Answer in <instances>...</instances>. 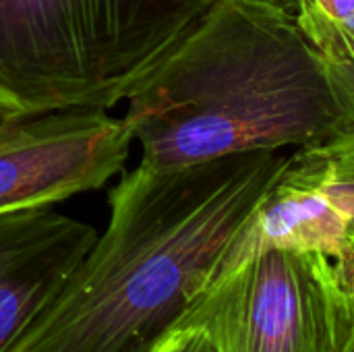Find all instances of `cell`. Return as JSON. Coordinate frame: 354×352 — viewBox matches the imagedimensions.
I'll list each match as a JSON object with an SVG mask.
<instances>
[{
  "mask_svg": "<svg viewBox=\"0 0 354 352\" xmlns=\"http://www.w3.org/2000/svg\"><path fill=\"white\" fill-rule=\"evenodd\" d=\"M286 156L139 164L58 299L6 352H149L216 280Z\"/></svg>",
  "mask_w": 354,
  "mask_h": 352,
  "instance_id": "cell-1",
  "label": "cell"
},
{
  "mask_svg": "<svg viewBox=\"0 0 354 352\" xmlns=\"http://www.w3.org/2000/svg\"><path fill=\"white\" fill-rule=\"evenodd\" d=\"M143 166L280 151L354 131V77L276 0H214L127 98Z\"/></svg>",
  "mask_w": 354,
  "mask_h": 352,
  "instance_id": "cell-2",
  "label": "cell"
},
{
  "mask_svg": "<svg viewBox=\"0 0 354 352\" xmlns=\"http://www.w3.org/2000/svg\"><path fill=\"white\" fill-rule=\"evenodd\" d=\"M214 0H0V118L110 110Z\"/></svg>",
  "mask_w": 354,
  "mask_h": 352,
  "instance_id": "cell-3",
  "label": "cell"
},
{
  "mask_svg": "<svg viewBox=\"0 0 354 352\" xmlns=\"http://www.w3.org/2000/svg\"><path fill=\"white\" fill-rule=\"evenodd\" d=\"M178 326L203 328L218 352H348L354 295L328 255L268 249L222 270Z\"/></svg>",
  "mask_w": 354,
  "mask_h": 352,
  "instance_id": "cell-4",
  "label": "cell"
},
{
  "mask_svg": "<svg viewBox=\"0 0 354 352\" xmlns=\"http://www.w3.org/2000/svg\"><path fill=\"white\" fill-rule=\"evenodd\" d=\"M133 141L124 118L108 110L0 118V214L104 187L124 168Z\"/></svg>",
  "mask_w": 354,
  "mask_h": 352,
  "instance_id": "cell-5",
  "label": "cell"
},
{
  "mask_svg": "<svg viewBox=\"0 0 354 352\" xmlns=\"http://www.w3.org/2000/svg\"><path fill=\"white\" fill-rule=\"evenodd\" d=\"M95 241L91 224L50 207L0 214V352L58 299Z\"/></svg>",
  "mask_w": 354,
  "mask_h": 352,
  "instance_id": "cell-6",
  "label": "cell"
},
{
  "mask_svg": "<svg viewBox=\"0 0 354 352\" xmlns=\"http://www.w3.org/2000/svg\"><path fill=\"white\" fill-rule=\"evenodd\" d=\"M326 143L297 147L295 154L286 156L282 170L241 230L222 270L268 249L313 251L332 261L353 249L351 220L328 193L330 156Z\"/></svg>",
  "mask_w": 354,
  "mask_h": 352,
  "instance_id": "cell-7",
  "label": "cell"
},
{
  "mask_svg": "<svg viewBox=\"0 0 354 352\" xmlns=\"http://www.w3.org/2000/svg\"><path fill=\"white\" fill-rule=\"evenodd\" d=\"M295 8L309 41L354 77V0H297Z\"/></svg>",
  "mask_w": 354,
  "mask_h": 352,
  "instance_id": "cell-8",
  "label": "cell"
},
{
  "mask_svg": "<svg viewBox=\"0 0 354 352\" xmlns=\"http://www.w3.org/2000/svg\"><path fill=\"white\" fill-rule=\"evenodd\" d=\"M149 352H218L212 336L199 326H176Z\"/></svg>",
  "mask_w": 354,
  "mask_h": 352,
  "instance_id": "cell-9",
  "label": "cell"
},
{
  "mask_svg": "<svg viewBox=\"0 0 354 352\" xmlns=\"http://www.w3.org/2000/svg\"><path fill=\"white\" fill-rule=\"evenodd\" d=\"M334 266H336V272H338V278H340L342 286L351 295H354V247L348 253H344L340 259H336Z\"/></svg>",
  "mask_w": 354,
  "mask_h": 352,
  "instance_id": "cell-10",
  "label": "cell"
},
{
  "mask_svg": "<svg viewBox=\"0 0 354 352\" xmlns=\"http://www.w3.org/2000/svg\"><path fill=\"white\" fill-rule=\"evenodd\" d=\"M276 2H280V4H284V6H288V8L297 4V0H276Z\"/></svg>",
  "mask_w": 354,
  "mask_h": 352,
  "instance_id": "cell-11",
  "label": "cell"
},
{
  "mask_svg": "<svg viewBox=\"0 0 354 352\" xmlns=\"http://www.w3.org/2000/svg\"><path fill=\"white\" fill-rule=\"evenodd\" d=\"M351 239H353L354 243V214L351 216Z\"/></svg>",
  "mask_w": 354,
  "mask_h": 352,
  "instance_id": "cell-12",
  "label": "cell"
},
{
  "mask_svg": "<svg viewBox=\"0 0 354 352\" xmlns=\"http://www.w3.org/2000/svg\"><path fill=\"white\" fill-rule=\"evenodd\" d=\"M348 352H354V342H353V346H351V351H348Z\"/></svg>",
  "mask_w": 354,
  "mask_h": 352,
  "instance_id": "cell-13",
  "label": "cell"
}]
</instances>
